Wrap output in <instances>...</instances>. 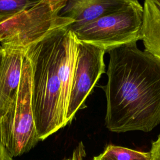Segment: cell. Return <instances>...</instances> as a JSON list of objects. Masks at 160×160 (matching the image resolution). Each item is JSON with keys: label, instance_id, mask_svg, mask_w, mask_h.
Segmentation results:
<instances>
[{"label": "cell", "instance_id": "6da1fadb", "mask_svg": "<svg viewBox=\"0 0 160 160\" xmlns=\"http://www.w3.org/2000/svg\"><path fill=\"white\" fill-rule=\"evenodd\" d=\"M102 86L106 127L111 132H150L160 124V59L136 42L110 50Z\"/></svg>", "mask_w": 160, "mask_h": 160}, {"label": "cell", "instance_id": "8fae6325", "mask_svg": "<svg viewBox=\"0 0 160 160\" xmlns=\"http://www.w3.org/2000/svg\"><path fill=\"white\" fill-rule=\"evenodd\" d=\"M38 1L39 0H0V22L13 17Z\"/></svg>", "mask_w": 160, "mask_h": 160}, {"label": "cell", "instance_id": "9a60e30c", "mask_svg": "<svg viewBox=\"0 0 160 160\" xmlns=\"http://www.w3.org/2000/svg\"><path fill=\"white\" fill-rule=\"evenodd\" d=\"M8 160H12V159H11V158H9V159H8Z\"/></svg>", "mask_w": 160, "mask_h": 160}, {"label": "cell", "instance_id": "52a82bcc", "mask_svg": "<svg viewBox=\"0 0 160 160\" xmlns=\"http://www.w3.org/2000/svg\"><path fill=\"white\" fill-rule=\"evenodd\" d=\"M26 50L0 45V110L18 88Z\"/></svg>", "mask_w": 160, "mask_h": 160}, {"label": "cell", "instance_id": "7c38bea8", "mask_svg": "<svg viewBox=\"0 0 160 160\" xmlns=\"http://www.w3.org/2000/svg\"><path fill=\"white\" fill-rule=\"evenodd\" d=\"M85 152L84 144L82 142H80L74 149L72 157L64 160H84V158L86 155Z\"/></svg>", "mask_w": 160, "mask_h": 160}, {"label": "cell", "instance_id": "ba28073f", "mask_svg": "<svg viewBox=\"0 0 160 160\" xmlns=\"http://www.w3.org/2000/svg\"><path fill=\"white\" fill-rule=\"evenodd\" d=\"M128 0H68L61 15L71 19V28L92 22L123 6Z\"/></svg>", "mask_w": 160, "mask_h": 160}, {"label": "cell", "instance_id": "9c48e42d", "mask_svg": "<svg viewBox=\"0 0 160 160\" xmlns=\"http://www.w3.org/2000/svg\"><path fill=\"white\" fill-rule=\"evenodd\" d=\"M142 6L141 40L144 51L160 59V0H146Z\"/></svg>", "mask_w": 160, "mask_h": 160}, {"label": "cell", "instance_id": "4fadbf2b", "mask_svg": "<svg viewBox=\"0 0 160 160\" xmlns=\"http://www.w3.org/2000/svg\"><path fill=\"white\" fill-rule=\"evenodd\" d=\"M149 152L151 160H160V134L157 139L152 142Z\"/></svg>", "mask_w": 160, "mask_h": 160}, {"label": "cell", "instance_id": "8992f818", "mask_svg": "<svg viewBox=\"0 0 160 160\" xmlns=\"http://www.w3.org/2000/svg\"><path fill=\"white\" fill-rule=\"evenodd\" d=\"M105 51L92 44L78 41V51L69 95L67 124L76 112L83 109L84 102L101 75L105 72Z\"/></svg>", "mask_w": 160, "mask_h": 160}, {"label": "cell", "instance_id": "5bb4252c", "mask_svg": "<svg viewBox=\"0 0 160 160\" xmlns=\"http://www.w3.org/2000/svg\"><path fill=\"white\" fill-rule=\"evenodd\" d=\"M10 158L8 157L6 154L5 153L3 148H2L1 144H0V160H8Z\"/></svg>", "mask_w": 160, "mask_h": 160}, {"label": "cell", "instance_id": "7a4b0ae2", "mask_svg": "<svg viewBox=\"0 0 160 160\" xmlns=\"http://www.w3.org/2000/svg\"><path fill=\"white\" fill-rule=\"evenodd\" d=\"M69 26L54 29L26 50L32 69V107L40 141L68 125L60 61Z\"/></svg>", "mask_w": 160, "mask_h": 160}, {"label": "cell", "instance_id": "277c9868", "mask_svg": "<svg viewBox=\"0 0 160 160\" xmlns=\"http://www.w3.org/2000/svg\"><path fill=\"white\" fill-rule=\"evenodd\" d=\"M68 0H39L32 6L0 22V45L26 49L54 29L73 24L61 16Z\"/></svg>", "mask_w": 160, "mask_h": 160}, {"label": "cell", "instance_id": "30bf717a", "mask_svg": "<svg viewBox=\"0 0 160 160\" xmlns=\"http://www.w3.org/2000/svg\"><path fill=\"white\" fill-rule=\"evenodd\" d=\"M93 160H151L149 152H142L125 147L109 144Z\"/></svg>", "mask_w": 160, "mask_h": 160}, {"label": "cell", "instance_id": "5b68a950", "mask_svg": "<svg viewBox=\"0 0 160 160\" xmlns=\"http://www.w3.org/2000/svg\"><path fill=\"white\" fill-rule=\"evenodd\" d=\"M143 6L128 0L119 9L82 26L71 28L79 41L89 43L105 52L142 39Z\"/></svg>", "mask_w": 160, "mask_h": 160}, {"label": "cell", "instance_id": "3957f363", "mask_svg": "<svg viewBox=\"0 0 160 160\" xmlns=\"http://www.w3.org/2000/svg\"><path fill=\"white\" fill-rule=\"evenodd\" d=\"M32 66L26 54L18 88L0 110V144L11 159L28 152L40 141L32 111Z\"/></svg>", "mask_w": 160, "mask_h": 160}]
</instances>
